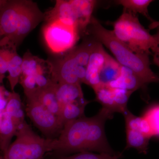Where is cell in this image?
<instances>
[{"instance_id": "ba28073f", "label": "cell", "mask_w": 159, "mask_h": 159, "mask_svg": "<svg viewBox=\"0 0 159 159\" xmlns=\"http://www.w3.org/2000/svg\"><path fill=\"white\" fill-rule=\"evenodd\" d=\"M108 55L102 44L97 41L90 56L84 83L93 89L100 85L99 72Z\"/></svg>"}, {"instance_id": "4fadbf2b", "label": "cell", "mask_w": 159, "mask_h": 159, "mask_svg": "<svg viewBox=\"0 0 159 159\" xmlns=\"http://www.w3.org/2000/svg\"><path fill=\"white\" fill-rule=\"evenodd\" d=\"M145 85V83L132 71L122 66L119 78L109 86L114 88L123 89L133 93Z\"/></svg>"}, {"instance_id": "cb8c5ba5", "label": "cell", "mask_w": 159, "mask_h": 159, "mask_svg": "<svg viewBox=\"0 0 159 159\" xmlns=\"http://www.w3.org/2000/svg\"><path fill=\"white\" fill-rule=\"evenodd\" d=\"M143 116L150 125L152 137H159V104L151 107Z\"/></svg>"}, {"instance_id": "83f0119b", "label": "cell", "mask_w": 159, "mask_h": 159, "mask_svg": "<svg viewBox=\"0 0 159 159\" xmlns=\"http://www.w3.org/2000/svg\"><path fill=\"white\" fill-rule=\"evenodd\" d=\"M8 72V64L2 48H0V75L5 76Z\"/></svg>"}, {"instance_id": "484cf974", "label": "cell", "mask_w": 159, "mask_h": 159, "mask_svg": "<svg viewBox=\"0 0 159 159\" xmlns=\"http://www.w3.org/2000/svg\"><path fill=\"white\" fill-rule=\"evenodd\" d=\"M121 156L120 153L110 155L105 153L96 154L90 152H82L73 155L61 157L59 159H119Z\"/></svg>"}, {"instance_id": "6da1fadb", "label": "cell", "mask_w": 159, "mask_h": 159, "mask_svg": "<svg viewBox=\"0 0 159 159\" xmlns=\"http://www.w3.org/2000/svg\"><path fill=\"white\" fill-rule=\"evenodd\" d=\"M113 114L102 107L94 116H84L67 122L64 125L59 138L53 139L52 151L66 153L96 151L115 154L104 129L105 122L112 119Z\"/></svg>"}, {"instance_id": "5b68a950", "label": "cell", "mask_w": 159, "mask_h": 159, "mask_svg": "<svg viewBox=\"0 0 159 159\" xmlns=\"http://www.w3.org/2000/svg\"><path fill=\"white\" fill-rule=\"evenodd\" d=\"M43 35L50 51L60 54L74 48L80 34L77 24L73 21L57 19L46 22Z\"/></svg>"}, {"instance_id": "4316f807", "label": "cell", "mask_w": 159, "mask_h": 159, "mask_svg": "<svg viewBox=\"0 0 159 159\" xmlns=\"http://www.w3.org/2000/svg\"><path fill=\"white\" fill-rule=\"evenodd\" d=\"M150 27L151 29H157L156 33L153 35L154 43L151 48V53L153 56L154 64L159 68V22L152 23Z\"/></svg>"}, {"instance_id": "d4e9b609", "label": "cell", "mask_w": 159, "mask_h": 159, "mask_svg": "<svg viewBox=\"0 0 159 159\" xmlns=\"http://www.w3.org/2000/svg\"><path fill=\"white\" fill-rule=\"evenodd\" d=\"M114 92L116 112L122 114L127 109V102L133 93L123 89L118 88H114Z\"/></svg>"}, {"instance_id": "7c38bea8", "label": "cell", "mask_w": 159, "mask_h": 159, "mask_svg": "<svg viewBox=\"0 0 159 159\" xmlns=\"http://www.w3.org/2000/svg\"><path fill=\"white\" fill-rule=\"evenodd\" d=\"M22 58L21 76L52 72L51 63L40 58L37 56H34L30 51L26 52Z\"/></svg>"}, {"instance_id": "d6986e66", "label": "cell", "mask_w": 159, "mask_h": 159, "mask_svg": "<svg viewBox=\"0 0 159 159\" xmlns=\"http://www.w3.org/2000/svg\"><path fill=\"white\" fill-rule=\"evenodd\" d=\"M18 126L10 117L3 114L2 123L0 125V149L3 154L11 144L12 138L16 135Z\"/></svg>"}, {"instance_id": "f1b7e54d", "label": "cell", "mask_w": 159, "mask_h": 159, "mask_svg": "<svg viewBox=\"0 0 159 159\" xmlns=\"http://www.w3.org/2000/svg\"><path fill=\"white\" fill-rule=\"evenodd\" d=\"M2 84L0 83V111H4L7 102V97H6V90L1 85Z\"/></svg>"}, {"instance_id": "7a4b0ae2", "label": "cell", "mask_w": 159, "mask_h": 159, "mask_svg": "<svg viewBox=\"0 0 159 159\" xmlns=\"http://www.w3.org/2000/svg\"><path fill=\"white\" fill-rule=\"evenodd\" d=\"M89 26L91 34L111 51L120 65L132 71L146 85L159 82V77L151 69L149 54L134 52L118 39L112 31L105 29L95 18L93 17Z\"/></svg>"}, {"instance_id": "d6a6232c", "label": "cell", "mask_w": 159, "mask_h": 159, "mask_svg": "<svg viewBox=\"0 0 159 159\" xmlns=\"http://www.w3.org/2000/svg\"><path fill=\"white\" fill-rule=\"evenodd\" d=\"M43 159H44V158H43Z\"/></svg>"}, {"instance_id": "52a82bcc", "label": "cell", "mask_w": 159, "mask_h": 159, "mask_svg": "<svg viewBox=\"0 0 159 159\" xmlns=\"http://www.w3.org/2000/svg\"><path fill=\"white\" fill-rule=\"evenodd\" d=\"M26 113L34 125L47 136L62 130L56 115L40 103L35 95L27 98Z\"/></svg>"}, {"instance_id": "5bb4252c", "label": "cell", "mask_w": 159, "mask_h": 159, "mask_svg": "<svg viewBox=\"0 0 159 159\" xmlns=\"http://www.w3.org/2000/svg\"><path fill=\"white\" fill-rule=\"evenodd\" d=\"M89 103V101L84 99L61 107L57 117L62 129L67 122L84 116L85 107Z\"/></svg>"}, {"instance_id": "44dd1931", "label": "cell", "mask_w": 159, "mask_h": 159, "mask_svg": "<svg viewBox=\"0 0 159 159\" xmlns=\"http://www.w3.org/2000/svg\"><path fill=\"white\" fill-rule=\"evenodd\" d=\"M122 114L125 118L126 129L139 131L151 138L152 137L150 125L144 117L135 116L128 109Z\"/></svg>"}, {"instance_id": "7402d4cb", "label": "cell", "mask_w": 159, "mask_h": 159, "mask_svg": "<svg viewBox=\"0 0 159 159\" xmlns=\"http://www.w3.org/2000/svg\"><path fill=\"white\" fill-rule=\"evenodd\" d=\"M153 1L152 0H119L116 2L123 7V10L130 11L134 14L140 13L147 18L152 23L155 21L148 14V7Z\"/></svg>"}, {"instance_id": "9a60e30c", "label": "cell", "mask_w": 159, "mask_h": 159, "mask_svg": "<svg viewBox=\"0 0 159 159\" xmlns=\"http://www.w3.org/2000/svg\"><path fill=\"white\" fill-rule=\"evenodd\" d=\"M56 83L53 82L45 87L38 89L35 97L40 103L57 116L60 107L56 96Z\"/></svg>"}, {"instance_id": "1f68e13d", "label": "cell", "mask_w": 159, "mask_h": 159, "mask_svg": "<svg viewBox=\"0 0 159 159\" xmlns=\"http://www.w3.org/2000/svg\"><path fill=\"white\" fill-rule=\"evenodd\" d=\"M0 159H4V157H3V156H0Z\"/></svg>"}, {"instance_id": "9c48e42d", "label": "cell", "mask_w": 159, "mask_h": 159, "mask_svg": "<svg viewBox=\"0 0 159 159\" xmlns=\"http://www.w3.org/2000/svg\"><path fill=\"white\" fill-rule=\"evenodd\" d=\"M80 34L85 33L91 22L97 2L93 0H71Z\"/></svg>"}, {"instance_id": "30bf717a", "label": "cell", "mask_w": 159, "mask_h": 159, "mask_svg": "<svg viewBox=\"0 0 159 159\" xmlns=\"http://www.w3.org/2000/svg\"><path fill=\"white\" fill-rule=\"evenodd\" d=\"M8 64L9 75L7 77L12 92L19 82L21 75L23 58L16 52V48L6 46L2 47Z\"/></svg>"}, {"instance_id": "8992f818", "label": "cell", "mask_w": 159, "mask_h": 159, "mask_svg": "<svg viewBox=\"0 0 159 159\" xmlns=\"http://www.w3.org/2000/svg\"><path fill=\"white\" fill-rule=\"evenodd\" d=\"M44 19V14L37 4L31 1L21 0L16 26V31L11 48H16L25 38Z\"/></svg>"}, {"instance_id": "ac0fdd59", "label": "cell", "mask_w": 159, "mask_h": 159, "mask_svg": "<svg viewBox=\"0 0 159 159\" xmlns=\"http://www.w3.org/2000/svg\"><path fill=\"white\" fill-rule=\"evenodd\" d=\"M121 69L122 66L109 54L99 72L100 85H109L117 80L120 76Z\"/></svg>"}, {"instance_id": "2e32d148", "label": "cell", "mask_w": 159, "mask_h": 159, "mask_svg": "<svg viewBox=\"0 0 159 159\" xmlns=\"http://www.w3.org/2000/svg\"><path fill=\"white\" fill-rule=\"evenodd\" d=\"M3 113L12 119L17 125L18 128L25 121L22 104L19 94L14 91L8 93L7 102Z\"/></svg>"}, {"instance_id": "277c9868", "label": "cell", "mask_w": 159, "mask_h": 159, "mask_svg": "<svg viewBox=\"0 0 159 159\" xmlns=\"http://www.w3.org/2000/svg\"><path fill=\"white\" fill-rule=\"evenodd\" d=\"M112 24L115 36L131 50L139 54H151L153 35L141 25L136 15L123 10L120 17Z\"/></svg>"}, {"instance_id": "603a6c76", "label": "cell", "mask_w": 159, "mask_h": 159, "mask_svg": "<svg viewBox=\"0 0 159 159\" xmlns=\"http://www.w3.org/2000/svg\"><path fill=\"white\" fill-rule=\"evenodd\" d=\"M96 100L102 105V107L116 112L114 88L110 86L100 85L94 89Z\"/></svg>"}, {"instance_id": "ffe728a7", "label": "cell", "mask_w": 159, "mask_h": 159, "mask_svg": "<svg viewBox=\"0 0 159 159\" xmlns=\"http://www.w3.org/2000/svg\"><path fill=\"white\" fill-rule=\"evenodd\" d=\"M125 150L134 148L140 153H147L151 138L139 131L126 129Z\"/></svg>"}, {"instance_id": "3957f363", "label": "cell", "mask_w": 159, "mask_h": 159, "mask_svg": "<svg viewBox=\"0 0 159 159\" xmlns=\"http://www.w3.org/2000/svg\"><path fill=\"white\" fill-rule=\"evenodd\" d=\"M97 42H84L74 47L56 63L52 64V81L57 84L84 83L90 56Z\"/></svg>"}, {"instance_id": "e0dca14e", "label": "cell", "mask_w": 159, "mask_h": 159, "mask_svg": "<svg viewBox=\"0 0 159 159\" xmlns=\"http://www.w3.org/2000/svg\"><path fill=\"white\" fill-rule=\"evenodd\" d=\"M16 139L3 154L4 159H31L22 131L18 128Z\"/></svg>"}, {"instance_id": "f546056e", "label": "cell", "mask_w": 159, "mask_h": 159, "mask_svg": "<svg viewBox=\"0 0 159 159\" xmlns=\"http://www.w3.org/2000/svg\"><path fill=\"white\" fill-rule=\"evenodd\" d=\"M8 45V41L3 36L2 33L0 28V48Z\"/></svg>"}, {"instance_id": "4dcf8cb0", "label": "cell", "mask_w": 159, "mask_h": 159, "mask_svg": "<svg viewBox=\"0 0 159 159\" xmlns=\"http://www.w3.org/2000/svg\"><path fill=\"white\" fill-rule=\"evenodd\" d=\"M7 2V1L6 0H0V12L2 11L3 7L6 5Z\"/></svg>"}, {"instance_id": "8fae6325", "label": "cell", "mask_w": 159, "mask_h": 159, "mask_svg": "<svg viewBox=\"0 0 159 159\" xmlns=\"http://www.w3.org/2000/svg\"><path fill=\"white\" fill-rule=\"evenodd\" d=\"M56 93L60 110L65 105L84 99L81 84L56 83Z\"/></svg>"}]
</instances>
